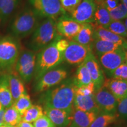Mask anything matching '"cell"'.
I'll list each match as a JSON object with an SVG mask.
<instances>
[{
	"mask_svg": "<svg viewBox=\"0 0 127 127\" xmlns=\"http://www.w3.org/2000/svg\"><path fill=\"white\" fill-rule=\"evenodd\" d=\"M21 0H0V25L5 24L18 7Z\"/></svg>",
	"mask_w": 127,
	"mask_h": 127,
	"instance_id": "cell-22",
	"label": "cell"
},
{
	"mask_svg": "<svg viewBox=\"0 0 127 127\" xmlns=\"http://www.w3.org/2000/svg\"><path fill=\"white\" fill-rule=\"evenodd\" d=\"M94 97L101 113L117 115L118 101L105 87L96 90Z\"/></svg>",
	"mask_w": 127,
	"mask_h": 127,
	"instance_id": "cell-9",
	"label": "cell"
},
{
	"mask_svg": "<svg viewBox=\"0 0 127 127\" xmlns=\"http://www.w3.org/2000/svg\"><path fill=\"white\" fill-rule=\"evenodd\" d=\"M95 2H100V1H102V0H94Z\"/></svg>",
	"mask_w": 127,
	"mask_h": 127,
	"instance_id": "cell-45",
	"label": "cell"
},
{
	"mask_svg": "<svg viewBox=\"0 0 127 127\" xmlns=\"http://www.w3.org/2000/svg\"><path fill=\"white\" fill-rule=\"evenodd\" d=\"M125 50L120 49L97 56L103 72L110 78L111 74L117 68L125 61Z\"/></svg>",
	"mask_w": 127,
	"mask_h": 127,
	"instance_id": "cell-11",
	"label": "cell"
},
{
	"mask_svg": "<svg viewBox=\"0 0 127 127\" xmlns=\"http://www.w3.org/2000/svg\"><path fill=\"white\" fill-rule=\"evenodd\" d=\"M44 114V108L42 106L39 105H32L22 115V121L29 123H34Z\"/></svg>",
	"mask_w": 127,
	"mask_h": 127,
	"instance_id": "cell-27",
	"label": "cell"
},
{
	"mask_svg": "<svg viewBox=\"0 0 127 127\" xmlns=\"http://www.w3.org/2000/svg\"><path fill=\"white\" fill-rule=\"evenodd\" d=\"M93 51L91 47L84 46L74 41H69V44L64 52L63 60L73 65H79L83 63L89 52Z\"/></svg>",
	"mask_w": 127,
	"mask_h": 127,
	"instance_id": "cell-10",
	"label": "cell"
},
{
	"mask_svg": "<svg viewBox=\"0 0 127 127\" xmlns=\"http://www.w3.org/2000/svg\"><path fill=\"white\" fill-rule=\"evenodd\" d=\"M40 18L32 8H25L10 21L8 26L10 35L17 39L27 37L36 29Z\"/></svg>",
	"mask_w": 127,
	"mask_h": 127,
	"instance_id": "cell-2",
	"label": "cell"
},
{
	"mask_svg": "<svg viewBox=\"0 0 127 127\" xmlns=\"http://www.w3.org/2000/svg\"><path fill=\"white\" fill-rule=\"evenodd\" d=\"M68 71L63 67H57L48 71L35 81L34 90L36 93H44L61 83L66 79Z\"/></svg>",
	"mask_w": 127,
	"mask_h": 127,
	"instance_id": "cell-8",
	"label": "cell"
},
{
	"mask_svg": "<svg viewBox=\"0 0 127 127\" xmlns=\"http://www.w3.org/2000/svg\"><path fill=\"white\" fill-rule=\"evenodd\" d=\"M95 92V86L93 82L85 86L76 88L75 94L84 96H88L94 94Z\"/></svg>",
	"mask_w": 127,
	"mask_h": 127,
	"instance_id": "cell-35",
	"label": "cell"
},
{
	"mask_svg": "<svg viewBox=\"0 0 127 127\" xmlns=\"http://www.w3.org/2000/svg\"><path fill=\"white\" fill-rule=\"evenodd\" d=\"M84 63L90 72L92 82L94 85L96 91L102 87L105 77L102 68L93 51L89 52Z\"/></svg>",
	"mask_w": 127,
	"mask_h": 127,
	"instance_id": "cell-14",
	"label": "cell"
},
{
	"mask_svg": "<svg viewBox=\"0 0 127 127\" xmlns=\"http://www.w3.org/2000/svg\"><path fill=\"white\" fill-rule=\"evenodd\" d=\"M16 127H34V125L32 124L31 123H27V122L23 121L20 122V123L17 125Z\"/></svg>",
	"mask_w": 127,
	"mask_h": 127,
	"instance_id": "cell-39",
	"label": "cell"
},
{
	"mask_svg": "<svg viewBox=\"0 0 127 127\" xmlns=\"http://www.w3.org/2000/svg\"><path fill=\"white\" fill-rule=\"evenodd\" d=\"M102 86L105 87L118 102L127 97V80L109 78L105 79Z\"/></svg>",
	"mask_w": 127,
	"mask_h": 127,
	"instance_id": "cell-16",
	"label": "cell"
},
{
	"mask_svg": "<svg viewBox=\"0 0 127 127\" xmlns=\"http://www.w3.org/2000/svg\"><path fill=\"white\" fill-rule=\"evenodd\" d=\"M76 88L73 77L65 79L57 86L42 93L39 101L43 108L73 111Z\"/></svg>",
	"mask_w": 127,
	"mask_h": 127,
	"instance_id": "cell-1",
	"label": "cell"
},
{
	"mask_svg": "<svg viewBox=\"0 0 127 127\" xmlns=\"http://www.w3.org/2000/svg\"><path fill=\"white\" fill-rule=\"evenodd\" d=\"M82 24L72 20L66 13L57 20V30L59 35L72 41L82 28Z\"/></svg>",
	"mask_w": 127,
	"mask_h": 127,
	"instance_id": "cell-13",
	"label": "cell"
},
{
	"mask_svg": "<svg viewBox=\"0 0 127 127\" xmlns=\"http://www.w3.org/2000/svg\"><path fill=\"white\" fill-rule=\"evenodd\" d=\"M4 108L2 107V105H1V104H0V110H1V109H3Z\"/></svg>",
	"mask_w": 127,
	"mask_h": 127,
	"instance_id": "cell-46",
	"label": "cell"
},
{
	"mask_svg": "<svg viewBox=\"0 0 127 127\" xmlns=\"http://www.w3.org/2000/svg\"><path fill=\"white\" fill-rule=\"evenodd\" d=\"M34 127H55L50 118L44 114L33 123Z\"/></svg>",
	"mask_w": 127,
	"mask_h": 127,
	"instance_id": "cell-37",
	"label": "cell"
},
{
	"mask_svg": "<svg viewBox=\"0 0 127 127\" xmlns=\"http://www.w3.org/2000/svg\"><path fill=\"white\" fill-rule=\"evenodd\" d=\"M44 113L50 118L55 127H68L72 120L73 111L43 108Z\"/></svg>",
	"mask_w": 127,
	"mask_h": 127,
	"instance_id": "cell-15",
	"label": "cell"
},
{
	"mask_svg": "<svg viewBox=\"0 0 127 127\" xmlns=\"http://www.w3.org/2000/svg\"><path fill=\"white\" fill-rule=\"evenodd\" d=\"M117 115L100 113L95 118L90 127H108L115 121Z\"/></svg>",
	"mask_w": 127,
	"mask_h": 127,
	"instance_id": "cell-29",
	"label": "cell"
},
{
	"mask_svg": "<svg viewBox=\"0 0 127 127\" xmlns=\"http://www.w3.org/2000/svg\"><path fill=\"white\" fill-rule=\"evenodd\" d=\"M4 108H3L0 110V126L3 125L4 124V112H5Z\"/></svg>",
	"mask_w": 127,
	"mask_h": 127,
	"instance_id": "cell-40",
	"label": "cell"
},
{
	"mask_svg": "<svg viewBox=\"0 0 127 127\" xmlns=\"http://www.w3.org/2000/svg\"><path fill=\"white\" fill-rule=\"evenodd\" d=\"M73 78L77 88L87 85L92 82L90 72L84 63L78 65L75 77Z\"/></svg>",
	"mask_w": 127,
	"mask_h": 127,
	"instance_id": "cell-26",
	"label": "cell"
},
{
	"mask_svg": "<svg viewBox=\"0 0 127 127\" xmlns=\"http://www.w3.org/2000/svg\"><path fill=\"white\" fill-rule=\"evenodd\" d=\"M108 11L115 8L120 3L119 0H102L99 2Z\"/></svg>",
	"mask_w": 127,
	"mask_h": 127,
	"instance_id": "cell-38",
	"label": "cell"
},
{
	"mask_svg": "<svg viewBox=\"0 0 127 127\" xmlns=\"http://www.w3.org/2000/svg\"><path fill=\"white\" fill-rule=\"evenodd\" d=\"M0 127H13V126H11V125L6 124H4L1 125V126H0Z\"/></svg>",
	"mask_w": 127,
	"mask_h": 127,
	"instance_id": "cell-41",
	"label": "cell"
},
{
	"mask_svg": "<svg viewBox=\"0 0 127 127\" xmlns=\"http://www.w3.org/2000/svg\"><path fill=\"white\" fill-rule=\"evenodd\" d=\"M110 78L127 80V62L125 61L118 68H116L111 74Z\"/></svg>",
	"mask_w": 127,
	"mask_h": 127,
	"instance_id": "cell-33",
	"label": "cell"
},
{
	"mask_svg": "<svg viewBox=\"0 0 127 127\" xmlns=\"http://www.w3.org/2000/svg\"><path fill=\"white\" fill-rule=\"evenodd\" d=\"M98 114L74 108L72 120L68 127H90Z\"/></svg>",
	"mask_w": 127,
	"mask_h": 127,
	"instance_id": "cell-19",
	"label": "cell"
},
{
	"mask_svg": "<svg viewBox=\"0 0 127 127\" xmlns=\"http://www.w3.org/2000/svg\"><path fill=\"white\" fill-rule=\"evenodd\" d=\"M96 3L94 0H82L72 13L69 14L72 20L81 24H94Z\"/></svg>",
	"mask_w": 127,
	"mask_h": 127,
	"instance_id": "cell-12",
	"label": "cell"
},
{
	"mask_svg": "<svg viewBox=\"0 0 127 127\" xmlns=\"http://www.w3.org/2000/svg\"><path fill=\"white\" fill-rule=\"evenodd\" d=\"M111 20L113 21H123L127 18V9L125 5L120 3L115 8L109 11Z\"/></svg>",
	"mask_w": 127,
	"mask_h": 127,
	"instance_id": "cell-32",
	"label": "cell"
},
{
	"mask_svg": "<svg viewBox=\"0 0 127 127\" xmlns=\"http://www.w3.org/2000/svg\"><path fill=\"white\" fill-rule=\"evenodd\" d=\"M22 121V115L15 109L13 106L5 109L4 115V124L17 127Z\"/></svg>",
	"mask_w": 127,
	"mask_h": 127,
	"instance_id": "cell-28",
	"label": "cell"
},
{
	"mask_svg": "<svg viewBox=\"0 0 127 127\" xmlns=\"http://www.w3.org/2000/svg\"><path fill=\"white\" fill-rule=\"evenodd\" d=\"M124 25L125 26V28H126L127 31V18H126L124 21Z\"/></svg>",
	"mask_w": 127,
	"mask_h": 127,
	"instance_id": "cell-42",
	"label": "cell"
},
{
	"mask_svg": "<svg viewBox=\"0 0 127 127\" xmlns=\"http://www.w3.org/2000/svg\"><path fill=\"white\" fill-rule=\"evenodd\" d=\"M32 105V104L31 98L27 93L21 95L18 99L14 101L12 104V106L21 115H23L25 111H27Z\"/></svg>",
	"mask_w": 127,
	"mask_h": 127,
	"instance_id": "cell-30",
	"label": "cell"
},
{
	"mask_svg": "<svg viewBox=\"0 0 127 127\" xmlns=\"http://www.w3.org/2000/svg\"><path fill=\"white\" fill-rule=\"evenodd\" d=\"M117 116L123 120H127V97L118 102Z\"/></svg>",
	"mask_w": 127,
	"mask_h": 127,
	"instance_id": "cell-36",
	"label": "cell"
},
{
	"mask_svg": "<svg viewBox=\"0 0 127 127\" xmlns=\"http://www.w3.org/2000/svg\"><path fill=\"white\" fill-rule=\"evenodd\" d=\"M95 25L94 24H84L82 28L72 41L84 46L91 47L93 48L94 42V31Z\"/></svg>",
	"mask_w": 127,
	"mask_h": 127,
	"instance_id": "cell-20",
	"label": "cell"
},
{
	"mask_svg": "<svg viewBox=\"0 0 127 127\" xmlns=\"http://www.w3.org/2000/svg\"><path fill=\"white\" fill-rule=\"evenodd\" d=\"M82 0H60L61 7L68 14L74 11L81 4Z\"/></svg>",
	"mask_w": 127,
	"mask_h": 127,
	"instance_id": "cell-34",
	"label": "cell"
},
{
	"mask_svg": "<svg viewBox=\"0 0 127 127\" xmlns=\"http://www.w3.org/2000/svg\"><path fill=\"white\" fill-rule=\"evenodd\" d=\"M94 38L109 41L121 46L125 50H127V39L114 34L107 28L95 25Z\"/></svg>",
	"mask_w": 127,
	"mask_h": 127,
	"instance_id": "cell-17",
	"label": "cell"
},
{
	"mask_svg": "<svg viewBox=\"0 0 127 127\" xmlns=\"http://www.w3.org/2000/svg\"><path fill=\"white\" fill-rule=\"evenodd\" d=\"M63 54L64 51L57 46L56 39L38 52L34 75L35 81L48 71L58 67L64 61Z\"/></svg>",
	"mask_w": 127,
	"mask_h": 127,
	"instance_id": "cell-3",
	"label": "cell"
},
{
	"mask_svg": "<svg viewBox=\"0 0 127 127\" xmlns=\"http://www.w3.org/2000/svg\"><path fill=\"white\" fill-rule=\"evenodd\" d=\"M122 3L124 4H127V0H121Z\"/></svg>",
	"mask_w": 127,
	"mask_h": 127,
	"instance_id": "cell-44",
	"label": "cell"
},
{
	"mask_svg": "<svg viewBox=\"0 0 127 127\" xmlns=\"http://www.w3.org/2000/svg\"><path fill=\"white\" fill-rule=\"evenodd\" d=\"M125 61L127 62V50H125Z\"/></svg>",
	"mask_w": 127,
	"mask_h": 127,
	"instance_id": "cell-43",
	"label": "cell"
},
{
	"mask_svg": "<svg viewBox=\"0 0 127 127\" xmlns=\"http://www.w3.org/2000/svg\"><path fill=\"white\" fill-rule=\"evenodd\" d=\"M20 52L18 39L11 35L0 36V72H12Z\"/></svg>",
	"mask_w": 127,
	"mask_h": 127,
	"instance_id": "cell-5",
	"label": "cell"
},
{
	"mask_svg": "<svg viewBox=\"0 0 127 127\" xmlns=\"http://www.w3.org/2000/svg\"><path fill=\"white\" fill-rule=\"evenodd\" d=\"M59 35L57 30V20L46 18L39 23L32 33L27 47L38 53L54 41Z\"/></svg>",
	"mask_w": 127,
	"mask_h": 127,
	"instance_id": "cell-4",
	"label": "cell"
},
{
	"mask_svg": "<svg viewBox=\"0 0 127 127\" xmlns=\"http://www.w3.org/2000/svg\"><path fill=\"white\" fill-rule=\"evenodd\" d=\"M36 52L31 50L21 51L14 66L16 73L23 81L29 82L34 77L36 66Z\"/></svg>",
	"mask_w": 127,
	"mask_h": 127,
	"instance_id": "cell-6",
	"label": "cell"
},
{
	"mask_svg": "<svg viewBox=\"0 0 127 127\" xmlns=\"http://www.w3.org/2000/svg\"><path fill=\"white\" fill-rule=\"evenodd\" d=\"M32 8L40 18L57 20L66 14L60 0H28Z\"/></svg>",
	"mask_w": 127,
	"mask_h": 127,
	"instance_id": "cell-7",
	"label": "cell"
},
{
	"mask_svg": "<svg viewBox=\"0 0 127 127\" xmlns=\"http://www.w3.org/2000/svg\"><path fill=\"white\" fill-rule=\"evenodd\" d=\"M124 5H125V7H126V8H127V4H124Z\"/></svg>",
	"mask_w": 127,
	"mask_h": 127,
	"instance_id": "cell-47",
	"label": "cell"
},
{
	"mask_svg": "<svg viewBox=\"0 0 127 127\" xmlns=\"http://www.w3.org/2000/svg\"><path fill=\"white\" fill-rule=\"evenodd\" d=\"M114 34L127 39V31L123 21H111L107 28Z\"/></svg>",
	"mask_w": 127,
	"mask_h": 127,
	"instance_id": "cell-31",
	"label": "cell"
},
{
	"mask_svg": "<svg viewBox=\"0 0 127 127\" xmlns=\"http://www.w3.org/2000/svg\"><path fill=\"white\" fill-rule=\"evenodd\" d=\"M14 100L9 89L7 74L0 75V104L4 109L11 107Z\"/></svg>",
	"mask_w": 127,
	"mask_h": 127,
	"instance_id": "cell-23",
	"label": "cell"
},
{
	"mask_svg": "<svg viewBox=\"0 0 127 127\" xmlns=\"http://www.w3.org/2000/svg\"><path fill=\"white\" fill-rule=\"evenodd\" d=\"M95 3L96 9L94 14V23L97 26L107 28L112 21L109 12L99 2Z\"/></svg>",
	"mask_w": 127,
	"mask_h": 127,
	"instance_id": "cell-24",
	"label": "cell"
},
{
	"mask_svg": "<svg viewBox=\"0 0 127 127\" xmlns=\"http://www.w3.org/2000/svg\"><path fill=\"white\" fill-rule=\"evenodd\" d=\"M7 76L12 99L15 101L27 93L24 84L19 76L12 72L7 73Z\"/></svg>",
	"mask_w": 127,
	"mask_h": 127,
	"instance_id": "cell-21",
	"label": "cell"
},
{
	"mask_svg": "<svg viewBox=\"0 0 127 127\" xmlns=\"http://www.w3.org/2000/svg\"><path fill=\"white\" fill-rule=\"evenodd\" d=\"M120 49L124 48L118 44L101 39H94L93 44V51H94L96 56Z\"/></svg>",
	"mask_w": 127,
	"mask_h": 127,
	"instance_id": "cell-25",
	"label": "cell"
},
{
	"mask_svg": "<svg viewBox=\"0 0 127 127\" xmlns=\"http://www.w3.org/2000/svg\"><path fill=\"white\" fill-rule=\"evenodd\" d=\"M74 108L88 112L99 114V109L95 102L94 95L84 96L75 94L74 99Z\"/></svg>",
	"mask_w": 127,
	"mask_h": 127,
	"instance_id": "cell-18",
	"label": "cell"
}]
</instances>
